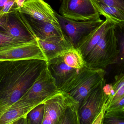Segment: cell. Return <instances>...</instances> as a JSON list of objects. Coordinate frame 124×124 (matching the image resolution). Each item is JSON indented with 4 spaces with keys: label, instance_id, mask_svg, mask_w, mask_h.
<instances>
[{
    "label": "cell",
    "instance_id": "1",
    "mask_svg": "<svg viewBox=\"0 0 124 124\" xmlns=\"http://www.w3.org/2000/svg\"><path fill=\"white\" fill-rule=\"evenodd\" d=\"M47 63L37 59L0 61V118L28 91Z\"/></svg>",
    "mask_w": 124,
    "mask_h": 124
},
{
    "label": "cell",
    "instance_id": "2",
    "mask_svg": "<svg viewBox=\"0 0 124 124\" xmlns=\"http://www.w3.org/2000/svg\"><path fill=\"white\" fill-rule=\"evenodd\" d=\"M116 28L115 24H112L85 58L87 67L105 70L109 65L116 63L120 51Z\"/></svg>",
    "mask_w": 124,
    "mask_h": 124
},
{
    "label": "cell",
    "instance_id": "3",
    "mask_svg": "<svg viewBox=\"0 0 124 124\" xmlns=\"http://www.w3.org/2000/svg\"><path fill=\"white\" fill-rule=\"evenodd\" d=\"M105 70L91 69L85 65L74 79L60 90L68 93L79 104L104 79Z\"/></svg>",
    "mask_w": 124,
    "mask_h": 124
},
{
    "label": "cell",
    "instance_id": "4",
    "mask_svg": "<svg viewBox=\"0 0 124 124\" xmlns=\"http://www.w3.org/2000/svg\"><path fill=\"white\" fill-rule=\"evenodd\" d=\"M58 91L47 63L28 91L19 100L37 106L43 104Z\"/></svg>",
    "mask_w": 124,
    "mask_h": 124
},
{
    "label": "cell",
    "instance_id": "5",
    "mask_svg": "<svg viewBox=\"0 0 124 124\" xmlns=\"http://www.w3.org/2000/svg\"><path fill=\"white\" fill-rule=\"evenodd\" d=\"M105 83L104 79L79 104L80 124H92L101 111L108 96L103 89Z\"/></svg>",
    "mask_w": 124,
    "mask_h": 124
},
{
    "label": "cell",
    "instance_id": "6",
    "mask_svg": "<svg viewBox=\"0 0 124 124\" xmlns=\"http://www.w3.org/2000/svg\"><path fill=\"white\" fill-rule=\"evenodd\" d=\"M59 13L70 20L87 21L100 19L92 0H62Z\"/></svg>",
    "mask_w": 124,
    "mask_h": 124
},
{
    "label": "cell",
    "instance_id": "7",
    "mask_svg": "<svg viewBox=\"0 0 124 124\" xmlns=\"http://www.w3.org/2000/svg\"><path fill=\"white\" fill-rule=\"evenodd\" d=\"M76 101L68 93L59 90L43 103L45 111L42 124H59L67 107Z\"/></svg>",
    "mask_w": 124,
    "mask_h": 124
},
{
    "label": "cell",
    "instance_id": "8",
    "mask_svg": "<svg viewBox=\"0 0 124 124\" xmlns=\"http://www.w3.org/2000/svg\"><path fill=\"white\" fill-rule=\"evenodd\" d=\"M56 16L62 30L75 47L83 38L104 21L100 19L87 21H75L64 18L56 13Z\"/></svg>",
    "mask_w": 124,
    "mask_h": 124
},
{
    "label": "cell",
    "instance_id": "9",
    "mask_svg": "<svg viewBox=\"0 0 124 124\" xmlns=\"http://www.w3.org/2000/svg\"><path fill=\"white\" fill-rule=\"evenodd\" d=\"M15 9L33 19L61 28L56 12L44 0H26L21 8Z\"/></svg>",
    "mask_w": 124,
    "mask_h": 124
},
{
    "label": "cell",
    "instance_id": "10",
    "mask_svg": "<svg viewBox=\"0 0 124 124\" xmlns=\"http://www.w3.org/2000/svg\"><path fill=\"white\" fill-rule=\"evenodd\" d=\"M31 59L44 60L47 62L37 38L20 46L0 52V61Z\"/></svg>",
    "mask_w": 124,
    "mask_h": 124
},
{
    "label": "cell",
    "instance_id": "11",
    "mask_svg": "<svg viewBox=\"0 0 124 124\" xmlns=\"http://www.w3.org/2000/svg\"><path fill=\"white\" fill-rule=\"evenodd\" d=\"M36 38L46 57L47 62L55 58L63 56L75 47L65 35L62 37H54L45 39Z\"/></svg>",
    "mask_w": 124,
    "mask_h": 124
},
{
    "label": "cell",
    "instance_id": "12",
    "mask_svg": "<svg viewBox=\"0 0 124 124\" xmlns=\"http://www.w3.org/2000/svg\"><path fill=\"white\" fill-rule=\"evenodd\" d=\"M47 66L59 90L74 79L80 70L67 65L64 61L63 56L51 59L47 62Z\"/></svg>",
    "mask_w": 124,
    "mask_h": 124
},
{
    "label": "cell",
    "instance_id": "13",
    "mask_svg": "<svg viewBox=\"0 0 124 124\" xmlns=\"http://www.w3.org/2000/svg\"><path fill=\"white\" fill-rule=\"evenodd\" d=\"M0 30L11 37L26 42L35 39L24 29L14 16L13 10L0 16Z\"/></svg>",
    "mask_w": 124,
    "mask_h": 124
},
{
    "label": "cell",
    "instance_id": "14",
    "mask_svg": "<svg viewBox=\"0 0 124 124\" xmlns=\"http://www.w3.org/2000/svg\"><path fill=\"white\" fill-rule=\"evenodd\" d=\"M113 24L105 20L99 26L91 31L78 42L75 48L81 52L85 58L98 42L105 32Z\"/></svg>",
    "mask_w": 124,
    "mask_h": 124
},
{
    "label": "cell",
    "instance_id": "15",
    "mask_svg": "<svg viewBox=\"0 0 124 124\" xmlns=\"http://www.w3.org/2000/svg\"><path fill=\"white\" fill-rule=\"evenodd\" d=\"M37 106L26 101L19 100L8 108L0 118V124H16L22 118H27V115Z\"/></svg>",
    "mask_w": 124,
    "mask_h": 124
},
{
    "label": "cell",
    "instance_id": "16",
    "mask_svg": "<svg viewBox=\"0 0 124 124\" xmlns=\"http://www.w3.org/2000/svg\"><path fill=\"white\" fill-rule=\"evenodd\" d=\"M27 19L35 34L36 38L45 39L54 37H62L65 35L61 28L50 23L37 21L28 16Z\"/></svg>",
    "mask_w": 124,
    "mask_h": 124
},
{
    "label": "cell",
    "instance_id": "17",
    "mask_svg": "<svg viewBox=\"0 0 124 124\" xmlns=\"http://www.w3.org/2000/svg\"><path fill=\"white\" fill-rule=\"evenodd\" d=\"M94 7L100 15L103 16L116 27L123 29L124 27V12L114 7L109 6L95 0H92Z\"/></svg>",
    "mask_w": 124,
    "mask_h": 124
},
{
    "label": "cell",
    "instance_id": "18",
    "mask_svg": "<svg viewBox=\"0 0 124 124\" xmlns=\"http://www.w3.org/2000/svg\"><path fill=\"white\" fill-rule=\"evenodd\" d=\"M65 63L72 68L80 69L86 65L85 61L81 52L74 47L63 56Z\"/></svg>",
    "mask_w": 124,
    "mask_h": 124
},
{
    "label": "cell",
    "instance_id": "19",
    "mask_svg": "<svg viewBox=\"0 0 124 124\" xmlns=\"http://www.w3.org/2000/svg\"><path fill=\"white\" fill-rule=\"evenodd\" d=\"M79 107L78 101L69 106L62 116L59 124H80Z\"/></svg>",
    "mask_w": 124,
    "mask_h": 124
},
{
    "label": "cell",
    "instance_id": "20",
    "mask_svg": "<svg viewBox=\"0 0 124 124\" xmlns=\"http://www.w3.org/2000/svg\"><path fill=\"white\" fill-rule=\"evenodd\" d=\"M27 42H28L11 37L0 30V52L20 46Z\"/></svg>",
    "mask_w": 124,
    "mask_h": 124
},
{
    "label": "cell",
    "instance_id": "21",
    "mask_svg": "<svg viewBox=\"0 0 124 124\" xmlns=\"http://www.w3.org/2000/svg\"><path fill=\"white\" fill-rule=\"evenodd\" d=\"M44 104L35 107L28 113L27 117V124H42L44 116Z\"/></svg>",
    "mask_w": 124,
    "mask_h": 124
},
{
    "label": "cell",
    "instance_id": "22",
    "mask_svg": "<svg viewBox=\"0 0 124 124\" xmlns=\"http://www.w3.org/2000/svg\"><path fill=\"white\" fill-rule=\"evenodd\" d=\"M103 124H124V110L106 111Z\"/></svg>",
    "mask_w": 124,
    "mask_h": 124
},
{
    "label": "cell",
    "instance_id": "23",
    "mask_svg": "<svg viewBox=\"0 0 124 124\" xmlns=\"http://www.w3.org/2000/svg\"><path fill=\"white\" fill-rule=\"evenodd\" d=\"M115 79V81L112 84L114 95L109 104L124 96V74L122 73L116 75Z\"/></svg>",
    "mask_w": 124,
    "mask_h": 124
},
{
    "label": "cell",
    "instance_id": "24",
    "mask_svg": "<svg viewBox=\"0 0 124 124\" xmlns=\"http://www.w3.org/2000/svg\"><path fill=\"white\" fill-rule=\"evenodd\" d=\"M98 2L114 7L124 12V0H95Z\"/></svg>",
    "mask_w": 124,
    "mask_h": 124
},
{
    "label": "cell",
    "instance_id": "25",
    "mask_svg": "<svg viewBox=\"0 0 124 124\" xmlns=\"http://www.w3.org/2000/svg\"><path fill=\"white\" fill-rule=\"evenodd\" d=\"M124 110V96L109 104L106 111Z\"/></svg>",
    "mask_w": 124,
    "mask_h": 124
},
{
    "label": "cell",
    "instance_id": "26",
    "mask_svg": "<svg viewBox=\"0 0 124 124\" xmlns=\"http://www.w3.org/2000/svg\"><path fill=\"white\" fill-rule=\"evenodd\" d=\"M16 8V0H10L5 4L1 11H0V16L8 13Z\"/></svg>",
    "mask_w": 124,
    "mask_h": 124
},
{
    "label": "cell",
    "instance_id": "27",
    "mask_svg": "<svg viewBox=\"0 0 124 124\" xmlns=\"http://www.w3.org/2000/svg\"><path fill=\"white\" fill-rule=\"evenodd\" d=\"M26 0H16V8H21L23 3Z\"/></svg>",
    "mask_w": 124,
    "mask_h": 124
},
{
    "label": "cell",
    "instance_id": "28",
    "mask_svg": "<svg viewBox=\"0 0 124 124\" xmlns=\"http://www.w3.org/2000/svg\"><path fill=\"white\" fill-rule=\"evenodd\" d=\"M10 0H0V11L3 8L5 4Z\"/></svg>",
    "mask_w": 124,
    "mask_h": 124
}]
</instances>
